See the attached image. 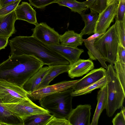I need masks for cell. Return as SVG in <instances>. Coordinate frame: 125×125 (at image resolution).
Instances as JSON below:
<instances>
[{
  "instance_id": "obj_20",
  "label": "cell",
  "mask_w": 125,
  "mask_h": 125,
  "mask_svg": "<svg viewBox=\"0 0 125 125\" xmlns=\"http://www.w3.org/2000/svg\"><path fill=\"white\" fill-rule=\"evenodd\" d=\"M49 70V67H42L25 83L23 88L28 94L34 91Z\"/></svg>"
},
{
  "instance_id": "obj_3",
  "label": "cell",
  "mask_w": 125,
  "mask_h": 125,
  "mask_svg": "<svg viewBox=\"0 0 125 125\" xmlns=\"http://www.w3.org/2000/svg\"><path fill=\"white\" fill-rule=\"evenodd\" d=\"M73 88L45 96L39 100L41 106L57 117L68 119L72 111Z\"/></svg>"
},
{
  "instance_id": "obj_31",
  "label": "cell",
  "mask_w": 125,
  "mask_h": 125,
  "mask_svg": "<svg viewBox=\"0 0 125 125\" xmlns=\"http://www.w3.org/2000/svg\"><path fill=\"white\" fill-rule=\"evenodd\" d=\"M30 4L37 8L42 9L58 0H28Z\"/></svg>"
},
{
  "instance_id": "obj_10",
  "label": "cell",
  "mask_w": 125,
  "mask_h": 125,
  "mask_svg": "<svg viewBox=\"0 0 125 125\" xmlns=\"http://www.w3.org/2000/svg\"><path fill=\"white\" fill-rule=\"evenodd\" d=\"M80 79L64 81L34 91L28 94L34 100H39L42 97L49 95L58 93L72 88Z\"/></svg>"
},
{
  "instance_id": "obj_13",
  "label": "cell",
  "mask_w": 125,
  "mask_h": 125,
  "mask_svg": "<svg viewBox=\"0 0 125 125\" xmlns=\"http://www.w3.org/2000/svg\"><path fill=\"white\" fill-rule=\"evenodd\" d=\"M106 71L102 67L91 70L76 83L73 87V91L81 89L98 81L105 76Z\"/></svg>"
},
{
  "instance_id": "obj_38",
  "label": "cell",
  "mask_w": 125,
  "mask_h": 125,
  "mask_svg": "<svg viewBox=\"0 0 125 125\" xmlns=\"http://www.w3.org/2000/svg\"><path fill=\"white\" fill-rule=\"evenodd\" d=\"M97 0H86L83 2L87 9H90L93 5Z\"/></svg>"
},
{
  "instance_id": "obj_18",
  "label": "cell",
  "mask_w": 125,
  "mask_h": 125,
  "mask_svg": "<svg viewBox=\"0 0 125 125\" xmlns=\"http://www.w3.org/2000/svg\"><path fill=\"white\" fill-rule=\"evenodd\" d=\"M103 34L95 33L87 39H83V41L85 47L88 50V53L90 59L93 60H98L102 66L107 69L108 66L106 64L105 61L102 57L94 46L96 39Z\"/></svg>"
},
{
  "instance_id": "obj_5",
  "label": "cell",
  "mask_w": 125,
  "mask_h": 125,
  "mask_svg": "<svg viewBox=\"0 0 125 125\" xmlns=\"http://www.w3.org/2000/svg\"><path fill=\"white\" fill-rule=\"evenodd\" d=\"M119 43L114 24L96 39L94 46L105 62L113 64L116 61Z\"/></svg>"
},
{
  "instance_id": "obj_27",
  "label": "cell",
  "mask_w": 125,
  "mask_h": 125,
  "mask_svg": "<svg viewBox=\"0 0 125 125\" xmlns=\"http://www.w3.org/2000/svg\"><path fill=\"white\" fill-rule=\"evenodd\" d=\"M114 64L113 67L115 72L125 91V63L116 61Z\"/></svg>"
},
{
  "instance_id": "obj_7",
  "label": "cell",
  "mask_w": 125,
  "mask_h": 125,
  "mask_svg": "<svg viewBox=\"0 0 125 125\" xmlns=\"http://www.w3.org/2000/svg\"><path fill=\"white\" fill-rule=\"evenodd\" d=\"M0 103L5 108L22 120L33 115L50 114L48 110L37 105L30 99L15 103Z\"/></svg>"
},
{
  "instance_id": "obj_35",
  "label": "cell",
  "mask_w": 125,
  "mask_h": 125,
  "mask_svg": "<svg viewBox=\"0 0 125 125\" xmlns=\"http://www.w3.org/2000/svg\"><path fill=\"white\" fill-rule=\"evenodd\" d=\"M112 122L114 125H125V117L121 111L116 114Z\"/></svg>"
},
{
  "instance_id": "obj_41",
  "label": "cell",
  "mask_w": 125,
  "mask_h": 125,
  "mask_svg": "<svg viewBox=\"0 0 125 125\" xmlns=\"http://www.w3.org/2000/svg\"></svg>"
},
{
  "instance_id": "obj_6",
  "label": "cell",
  "mask_w": 125,
  "mask_h": 125,
  "mask_svg": "<svg viewBox=\"0 0 125 125\" xmlns=\"http://www.w3.org/2000/svg\"><path fill=\"white\" fill-rule=\"evenodd\" d=\"M29 99L27 93L23 88L0 79V103H15Z\"/></svg>"
},
{
  "instance_id": "obj_2",
  "label": "cell",
  "mask_w": 125,
  "mask_h": 125,
  "mask_svg": "<svg viewBox=\"0 0 125 125\" xmlns=\"http://www.w3.org/2000/svg\"><path fill=\"white\" fill-rule=\"evenodd\" d=\"M11 55L33 56L48 66L69 64L68 61L47 45L32 36H16L9 40Z\"/></svg>"
},
{
  "instance_id": "obj_39",
  "label": "cell",
  "mask_w": 125,
  "mask_h": 125,
  "mask_svg": "<svg viewBox=\"0 0 125 125\" xmlns=\"http://www.w3.org/2000/svg\"><path fill=\"white\" fill-rule=\"evenodd\" d=\"M122 108L121 110V112L122 113V114L124 115V116L125 117V107H122L121 108Z\"/></svg>"
},
{
  "instance_id": "obj_1",
  "label": "cell",
  "mask_w": 125,
  "mask_h": 125,
  "mask_svg": "<svg viewBox=\"0 0 125 125\" xmlns=\"http://www.w3.org/2000/svg\"><path fill=\"white\" fill-rule=\"evenodd\" d=\"M44 65L33 56L11 55L0 63V79L23 88L28 80Z\"/></svg>"
},
{
  "instance_id": "obj_9",
  "label": "cell",
  "mask_w": 125,
  "mask_h": 125,
  "mask_svg": "<svg viewBox=\"0 0 125 125\" xmlns=\"http://www.w3.org/2000/svg\"><path fill=\"white\" fill-rule=\"evenodd\" d=\"M118 0H115L112 4L107 5L101 12L99 13L95 28L94 33H104L114 22L115 17Z\"/></svg>"
},
{
  "instance_id": "obj_33",
  "label": "cell",
  "mask_w": 125,
  "mask_h": 125,
  "mask_svg": "<svg viewBox=\"0 0 125 125\" xmlns=\"http://www.w3.org/2000/svg\"><path fill=\"white\" fill-rule=\"evenodd\" d=\"M46 125H71L68 119L57 117L53 115Z\"/></svg>"
},
{
  "instance_id": "obj_23",
  "label": "cell",
  "mask_w": 125,
  "mask_h": 125,
  "mask_svg": "<svg viewBox=\"0 0 125 125\" xmlns=\"http://www.w3.org/2000/svg\"><path fill=\"white\" fill-rule=\"evenodd\" d=\"M23 125L22 119L5 108L0 103V125Z\"/></svg>"
},
{
  "instance_id": "obj_28",
  "label": "cell",
  "mask_w": 125,
  "mask_h": 125,
  "mask_svg": "<svg viewBox=\"0 0 125 125\" xmlns=\"http://www.w3.org/2000/svg\"><path fill=\"white\" fill-rule=\"evenodd\" d=\"M115 24L119 43L125 48V20L115 21Z\"/></svg>"
},
{
  "instance_id": "obj_15",
  "label": "cell",
  "mask_w": 125,
  "mask_h": 125,
  "mask_svg": "<svg viewBox=\"0 0 125 125\" xmlns=\"http://www.w3.org/2000/svg\"><path fill=\"white\" fill-rule=\"evenodd\" d=\"M94 64L91 60L79 59L70 66L67 72L69 76L71 78L83 76L87 73L94 68Z\"/></svg>"
},
{
  "instance_id": "obj_21",
  "label": "cell",
  "mask_w": 125,
  "mask_h": 125,
  "mask_svg": "<svg viewBox=\"0 0 125 125\" xmlns=\"http://www.w3.org/2000/svg\"><path fill=\"white\" fill-rule=\"evenodd\" d=\"M83 40L82 36L73 30H68L59 37L61 44L71 47L82 45L83 42Z\"/></svg>"
},
{
  "instance_id": "obj_40",
  "label": "cell",
  "mask_w": 125,
  "mask_h": 125,
  "mask_svg": "<svg viewBox=\"0 0 125 125\" xmlns=\"http://www.w3.org/2000/svg\"><path fill=\"white\" fill-rule=\"evenodd\" d=\"M115 0H107V5H108L113 3Z\"/></svg>"
},
{
  "instance_id": "obj_29",
  "label": "cell",
  "mask_w": 125,
  "mask_h": 125,
  "mask_svg": "<svg viewBox=\"0 0 125 125\" xmlns=\"http://www.w3.org/2000/svg\"><path fill=\"white\" fill-rule=\"evenodd\" d=\"M125 0H118L115 21L125 20Z\"/></svg>"
},
{
  "instance_id": "obj_17",
  "label": "cell",
  "mask_w": 125,
  "mask_h": 125,
  "mask_svg": "<svg viewBox=\"0 0 125 125\" xmlns=\"http://www.w3.org/2000/svg\"><path fill=\"white\" fill-rule=\"evenodd\" d=\"M48 66L49 71L34 91L49 85L50 83L59 74L67 72L70 67L69 64H53Z\"/></svg>"
},
{
  "instance_id": "obj_34",
  "label": "cell",
  "mask_w": 125,
  "mask_h": 125,
  "mask_svg": "<svg viewBox=\"0 0 125 125\" xmlns=\"http://www.w3.org/2000/svg\"><path fill=\"white\" fill-rule=\"evenodd\" d=\"M116 61L125 63V48L119 43L116 53Z\"/></svg>"
},
{
  "instance_id": "obj_26",
  "label": "cell",
  "mask_w": 125,
  "mask_h": 125,
  "mask_svg": "<svg viewBox=\"0 0 125 125\" xmlns=\"http://www.w3.org/2000/svg\"><path fill=\"white\" fill-rule=\"evenodd\" d=\"M106 83V79L105 75L94 83L81 89L73 91L71 93V95L73 97L90 93L95 89L101 88Z\"/></svg>"
},
{
  "instance_id": "obj_12",
  "label": "cell",
  "mask_w": 125,
  "mask_h": 125,
  "mask_svg": "<svg viewBox=\"0 0 125 125\" xmlns=\"http://www.w3.org/2000/svg\"><path fill=\"white\" fill-rule=\"evenodd\" d=\"M47 45L68 61L70 66L78 60L81 54L84 52L83 49L79 48L77 47L68 46L60 44Z\"/></svg>"
},
{
  "instance_id": "obj_4",
  "label": "cell",
  "mask_w": 125,
  "mask_h": 125,
  "mask_svg": "<svg viewBox=\"0 0 125 125\" xmlns=\"http://www.w3.org/2000/svg\"><path fill=\"white\" fill-rule=\"evenodd\" d=\"M105 76L107 91L105 109L107 115L111 117L117 109L123 106L125 97V91L115 72L113 64L109 65Z\"/></svg>"
},
{
  "instance_id": "obj_37",
  "label": "cell",
  "mask_w": 125,
  "mask_h": 125,
  "mask_svg": "<svg viewBox=\"0 0 125 125\" xmlns=\"http://www.w3.org/2000/svg\"><path fill=\"white\" fill-rule=\"evenodd\" d=\"M17 0H0V8Z\"/></svg>"
},
{
  "instance_id": "obj_11",
  "label": "cell",
  "mask_w": 125,
  "mask_h": 125,
  "mask_svg": "<svg viewBox=\"0 0 125 125\" xmlns=\"http://www.w3.org/2000/svg\"><path fill=\"white\" fill-rule=\"evenodd\" d=\"M91 105L86 104L77 105L73 109L68 119L71 125H90Z\"/></svg>"
},
{
  "instance_id": "obj_30",
  "label": "cell",
  "mask_w": 125,
  "mask_h": 125,
  "mask_svg": "<svg viewBox=\"0 0 125 125\" xmlns=\"http://www.w3.org/2000/svg\"><path fill=\"white\" fill-rule=\"evenodd\" d=\"M21 0H17L0 8V16L7 15L15 10Z\"/></svg>"
},
{
  "instance_id": "obj_22",
  "label": "cell",
  "mask_w": 125,
  "mask_h": 125,
  "mask_svg": "<svg viewBox=\"0 0 125 125\" xmlns=\"http://www.w3.org/2000/svg\"><path fill=\"white\" fill-rule=\"evenodd\" d=\"M84 12L80 15L84 22L85 26L80 34L82 36L94 34L96 23L98 17V13L91 11L90 13L85 14Z\"/></svg>"
},
{
  "instance_id": "obj_14",
  "label": "cell",
  "mask_w": 125,
  "mask_h": 125,
  "mask_svg": "<svg viewBox=\"0 0 125 125\" xmlns=\"http://www.w3.org/2000/svg\"><path fill=\"white\" fill-rule=\"evenodd\" d=\"M14 11L17 20L24 21L35 25L38 23L36 12L30 4L22 2L17 6Z\"/></svg>"
},
{
  "instance_id": "obj_24",
  "label": "cell",
  "mask_w": 125,
  "mask_h": 125,
  "mask_svg": "<svg viewBox=\"0 0 125 125\" xmlns=\"http://www.w3.org/2000/svg\"><path fill=\"white\" fill-rule=\"evenodd\" d=\"M53 116L50 114L31 115L23 119V125H46Z\"/></svg>"
},
{
  "instance_id": "obj_36",
  "label": "cell",
  "mask_w": 125,
  "mask_h": 125,
  "mask_svg": "<svg viewBox=\"0 0 125 125\" xmlns=\"http://www.w3.org/2000/svg\"><path fill=\"white\" fill-rule=\"evenodd\" d=\"M9 38L0 37V50L4 49L8 42Z\"/></svg>"
},
{
  "instance_id": "obj_8",
  "label": "cell",
  "mask_w": 125,
  "mask_h": 125,
  "mask_svg": "<svg viewBox=\"0 0 125 125\" xmlns=\"http://www.w3.org/2000/svg\"><path fill=\"white\" fill-rule=\"evenodd\" d=\"M32 36L46 45L60 44V35L53 28L48 26L46 23L41 22L35 25L31 29Z\"/></svg>"
},
{
  "instance_id": "obj_32",
  "label": "cell",
  "mask_w": 125,
  "mask_h": 125,
  "mask_svg": "<svg viewBox=\"0 0 125 125\" xmlns=\"http://www.w3.org/2000/svg\"><path fill=\"white\" fill-rule=\"evenodd\" d=\"M107 0H97L90 9L91 11L100 13L107 6Z\"/></svg>"
},
{
  "instance_id": "obj_16",
  "label": "cell",
  "mask_w": 125,
  "mask_h": 125,
  "mask_svg": "<svg viewBox=\"0 0 125 125\" xmlns=\"http://www.w3.org/2000/svg\"><path fill=\"white\" fill-rule=\"evenodd\" d=\"M17 20L14 11L0 16V37L9 38L15 33V23Z\"/></svg>"
},
{
  "instance_id": "obj_19",
  "label": "cell",
  "mask_w": 125,
  "mask_h": 125,
  "mask_svg": "<svg viewBox=\"0 0 125 125\" xmlns=\"http://www.w3.org/2000/svg\"><path fill=\"white\" fill-rule=\"evenodd\" d=\"M100 89L97 93L96 107L90 125H98L100 114L104 109L105 108L107 98L106 83Z\"/></svg>"
},
{
  "instance_id": "obj_25",
  "label": "cell",
  "mask_w": 125,
  "mask_h": 125,
  "mask_svg": "<svg viewBox=\"0 0 125 125\" xmlns=\"http://www.w3.org/2000/svg\"><path fill=\"white\" fill-rule=\"evenodd\" d=\"M56 3L60 6L67 7L72 11L80 14L88 9L83 2H79L76 0H58Z\"/></svg>"
}]
</instances>
